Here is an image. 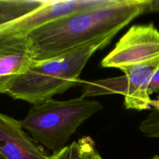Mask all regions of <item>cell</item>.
Instances as JSON below:
<instances>
[{"mask_svg":"<svg viewBox=\"0 0 159 159\" xmlns=\"http://www.w3.org/2000/svg\"><path fill=\"white\" fill-rule=\"evenodd\" d=\"M79 141L83 148L86 159H102V157L97 152V151L96 150L94 141L91 138L85 137Z\"/></svg>","mask_w":159,"mask_h":159,"instance_id":"obj_10","label":"cell"},{"mask_svg":"<svg viewBox=\"0 0 159 159\" xmlns=\"http://www.w3.org/2000/svg\"><path fill=\"white\" fill-rule=\"evenodd\" d=\"M49 0H0V37L10 35L18 20L41 9Z\"/></svg>","mask_w":159,"mask_h":159,"instance_id":"obj_8","label":"cell"},{"mask_svg":"<svg viewBox=\"0 0 159 159\" xmlns=\"http://www.w3.org/2000/svg\"><path fill=\"white\" fill-rule=\"evenodd\" d=\"M113 38L106 37L54 58L34 61L29 70L11 87L7 95L33 106L62 94L79 82V76L90 57Z\"/></svg>","mask_w":159,"mask_h":159,"instance_id":"obj_2","label":"cell"},{"mask_svg":"<svg viewBox=\"0 0 159 159\" xmlns=\"http://www.w3.org/2000/svg\"><path fill=\"white\" fill-rule=\"evenodd\" d=\"M158 91H159V69L154 75L148 88V93L150 94V96L152 94H153L154 93Z\"/></svg>","mask_w":159,"mask_h":159,"instance_id":"obj_11","label":"cell"},{"mask_svg":"<svg viewBox=\"0 0 159 159\" xmlns=\"http://www.w3.org/2000/svg\"><path fill=\"white\" fill-rule=\"evenodd\" d=\"M102 107L83 96L65 101L51 99L33 105L22 126L36 142L54 154L66 147L76 130Z\"/></svg>","mask_w":159,"mask_h":159,"instance_id":"obj_3","label":"cell"},{"mask_svg":"<svg viewBox=\"0 0 159 159\" xmlns=\"http://www.w3.org/2000/svg\"><path fill=\"white\" fill-rule=\"evenodd\" d=\"M148 12H159V0H149Z\"/></svg>","mask_w":159,"mask_h":159,"instance_id":"obj_12","label":"cell"},{"mask_svg":"<svg viewBox=\"0 0 159 159\" xmlns=\"http://www.w3.org/2000/svg\"><path fill=\"white\" fill-rule=\"evenodd\" d=\"M0 154L7 159H51L24 130L21 120L0 113Z\"/></svg>","mask_w":159,"mask_h":159,"instance_id":"obj_6","label":"cell"},{"mask_svg":"<svg viewBox=\"0 0 159 159\" xmlns=\"http://www.w3.org/2000/svg\"><path fill=\"white\" fill-rule=\"evenodd\" d=\"M152 106L155 107L156 110H158L159 111V94L156 99H155V100H152Z\"/></svg>","mask_w":159,"mask_h":159,"instance_id":"obj_13","label":"cell"},{"mask_svg":"<svg viewBox=\"0 0 159 159\" xmlns=\"http://www.w3.org/2000/svg\"><path fill=\"white\" fill-rule=\"evenodd\" d=\"M126 79L124 107L127 109L144 110L152 107L148 88L154 75L159 69V57L136 65L119 68Z\"/></svg>","mask_w":159,"mask_h":159,"instance_id":"obj_7","label":"cell"},{"mask_svg":"<svg viewBox=\"0 0 159 159\" xmlns=\"http://www.w3.org/2000/svg\"><path fill=\"white\" fill-rule=\"evenodd\" d=\"M0 159H7V158H6L2 155H1V154H0Z\"/></svg>","mask_w":159,"mask_h":159,"instance_id":"obj_14","label":"cell"},{"mask_svg":"<svg viewBox=\"0 0 159 159\" xmlns=\"http://www.w3.org/2000/svg\"><path fill=\"white\" fill-rule=\"evenodd\" d=\"M149 0H112L48 23L27 35L34 61L54 58L106 37H113L144 12Z\"/></svg>","mask_w":159,"mask_h":159,"instance_id":"obj_1","label":"cell"},{"mask_svg":"<svg viewBox=\"0 0 159 159\" xmlns=\"http://www.w3.org/2000/svg\"><path fill=\"white\" fill-rule=\"evenodd\" d=\"M34 62L27 36L0 37V94H7Z\"/></svg>","mask_w":159,"mask_h":159,"instance_id":"obj_5","label":"cell"},{"mask_svg":"<svg viewBox=\"0 0 159 159\" xmlns=\"http://www.w3.org/2000/svg\"><path fill=\"white\" fill-rule=\"evenodd\" d=\"M152 159H159V156H155Z\"/></svg>","mask_w":159,"mask_h":159,"instance_id":"obj_15","label":"cell"},{"mask_svg":"<svg viewBox=\"0 0 159 159\" xmlns=\"http://www.w3.org/2000/svg\"><path fill=\"white\" fill-rule=\"evenodd\" d=\"M159 57V31L153 23L134 25L123 36L113 51L101 61L102 68L144 63Z\"/></svg>","mask_w":159,"mask_h":159,"instance_id":"obj_4","label":"cell"},{"mask_svg":"<svg viewBox=\"0 0 159 159\" xmlns=\"http://www.w3.org/2000/svg\"><path fill=\"white\" fill-rule=\"evenodd\" d=\"M51 159H86L79 141H74L62 150L51 155Z\"/></svg>","mask_w":159,"mask_h":159,"instance_id":"obj_9","label":"cell"}]
</instances>
